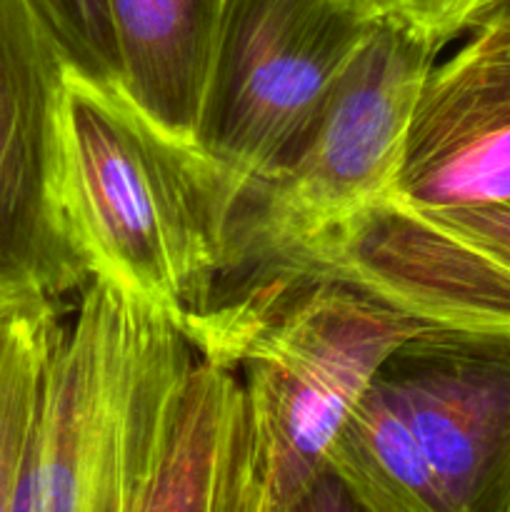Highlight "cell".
<instances>
[{
	"mask_svg": "<svg viewBox=\"0 0 510 512\" xmlns=\"http://www.w3.org/2000/svg\"><path fill=\"white\" fill-rule=\"evenodd\" d=\"M60 205L90 278L148 300L185 335L233 273L240 193L125 93L65 70Z\"/></svg>",
	"mask_w": 510,
	"mask_h": 512,
	"instance_id": "6da1fadb",
	"label": "cell"
},
{
	"mask_svg": "<svg viewBox=\"0 0 510 512\" xmlns=\"http://www.w3.org/2000/svg\"><path fill=\"white\" fill-rule=\"evenodd\" d=\"M430 328L385 300L313 273L235 275L190 325L198 358L238 375L268 480L288 512L325 473V455L385 360Z\"/></svg>",
	"mask_w": 510,
	"mask_h": 512,
	"instance_id": "7a4b0ae2",
	"label": "cell"
},
{
	"mask_svg": "<svg viewBox=\"0 0 510 512\" xmlns=\"http://www.w3.org/2000/svg\"><path fill=\"white\" fill-rule=\"evenodd\" d=\"M195 363L148 300L88 278L45 370L18 512H123Z\"/></svg>",
	"mask_w": 510,
	"mask_h": 512,
	"instance_id": "3957f363",
	"label": "cell"
},
{
	"mask_svg": "<svg viewBox=\"0 0 510 512\" xmlns=\"http://www.w3.org/2000/svg\"><path fill=\"white\" fill-rule=\"evenodd\" d=\"M440 50L383 13L293 148L240 198L228 280L335 233L390 198L415 100Z\"/></svg>",
	"mask_w": 510,
	"mask_h": 512,
	"instance_id": "277c9868",
	"label": "cell"
},
{
	"mask_svg": "<svg viewBox=\"0 0 510 512\" xmlns=\"http://www.w3.org/2000/svg\"><path fill=\"white\" fill-rule=\"evenodd\" d=\"M380 18L375 0H225L195 145L240 198L293 148Z\"/></svg>",
	"mask_w": 510,
	"mask_h": 512,
	"instance_id": "5b68a950",
	"label": "cell"
},
{
	"mask_svg": "<svg viewBox=\"0 0 510 512\" xmlns=\"http://www.w3.org/2000/svg\"><path fill=\"white\" fill-rule=\"evenodd\" d=\"M65 70L25 0H0V293L60 298L90 278L60 205Z\"/></svg>",
	"mask_w": 510,
	"mask_h": 512,
	"instance_id": "8992f818",
	"label": "cell"
},
{
	"mask_svg": "<svg viewBox=\"0 0 510 512\" xmlns=\"http://www.w3.org/2000/svg\"><path fill=\"white\" fill-rule=\"evenodd\" d=\"M450 512H510V335L425 328L380 368Z\"/></svg>",
	"mask_w": 510,
	"mask_h": 512,
	"instance_id": "52a82bcc",
	"label": "cell"
},
{
	"mask_svg": "<svg viewBox=\"0 0 510 512\" xmlns=\"http://www.w3.org/2000/svg\"><path fill=\"white\" fill-rule=\"evenodd\" d=\"M393 203L445 210L510 200V13L495 10L425 75Z\"/></svg>",
	"mask_w": 510,
	"mask_h": 512,
	"instance_id": "ba28073f",
	"label": "cell"
},
{
	"mask_svg": "<svg viewBox=\"0 0 510 512\" xmlns=\"http://www.w3.org/2000/svg\"><path fill=\"white\" fill-rule=\"evenodd\" d=\"M123 512H270L263 460L233 370L198 358Z\"/></svg>",
	"mask_w": 510,
	"mask_h": 512,
	"instance_id": "9c48e42d",
	"label": "cell"
},
{
	"mask_svg": "<svg viewBox=\"0 0 510 512\" xmlns=\"http://www.w3.org/2000/svg\"><path fill=\"white\" fill-rule=\"evenodd\" d=\"M223 8L225 0H110L125 98L188 145H195Z\"/></svg>",
	"mask_w": 510,
	"mask_h": 512,
	"instance_id": "30bf717a",
	"label": "cell"
},
{
	"mask_svg": "<svg viewBox=\"0 0 510 512\" xmlns=\"http://www.w3.org/2000/svg\"><path fill=\"white\" fill-rule=\"evenodd\" d=\"M325 468L363 512H450L398 390L380 373L340 425Z\"/></svg>",
	"mask_w": 510,
	"mask_h": 512,
	"instance_id": "8fae6325",
	"label": "cell"
},
{
	"mask_svg": "<svg viewBox=\"0 0 510 512\" xmlns=\"http://www.w3.org/2000/svg\"><path fill=\"white\" fill-rule=\"evenodd\" d=\"M60 335L58 298L30 290L0 293V512H18L45 370Z\"/></svg>",
	"mask_w": 510,
	"mask_h": 512,
	"instance_id": "7c38bea8",
	"label": "cell"
},
{
	"mask_svg": "<svg viewBox=\"0 0 510 512\" xmlns=\"http://www.w3.org/2000/svg\"><path fill=\"white\" fill-rule=\"evenodd\" d=\"M25 5L70 70L123 93L110 0H25Z\"/></svg>",
	"mask_w": 510,
	"mask_h": 512,
	"instance_id": "4fadbf2b",
	"label": "cell"
},
{
	"mask_svg": "<svg viewBox=\"0 0 510 512\" xmlns=\"http://www.w3.org/2000/svg\"><path fill=\"white\" fill-rule=\"evenodd\" d=\"M408 208H413V205H408ZM413 210H418L440 230L458 238L460 243L470 245L480 255H485L490 263L510 273V200L490 205H470V208Z\"/></svg>",
	"mask_w": 510,
	"mask_h": 512,
	"instance_id": "5bb4252c",
	"label": "cell"
},
{
	"mask_svg": "<svg viewBox=\"0 0 510 512\" xmlns=\"http://www.w3.org/2000/svg\"><path fill=\"white\" fill-rule=\"evenodd\" d=\"M375 3L383 13L413 25L440 48H445L450 40L465 30H473L510 0H375Z\"/></svg>",
	"mask_w": 510,
	"mask_h": 512,
	"instance_id": "9a60e30c",
	"label": "cell"
},
{
	"mask_svg": "<svg viewBox=\"0 0 510 512\" xmlns=\"http://www.w3.org/2000/svg\"><path fill=\"white\" fill-rule=\"evenodd\" d=\"M288 512H363L338 478L325 468V473L300 495Z\"/></svg>",
	"mask_w": 510,
	"mask_h": 512,
	"instance_id": "2e32d148",
	"label": "cell"
},
{
	"mask_svg": "<svg viewBox=\"0 0 510 512\" xmlns=\"http://www.w3.org/2000/svg\"><path fill=\"white\" fill-rule=\"evenodd\" d=\"M498 10H508V13H510V3H505L503 8H498ZM490 15H493V13H490Z\"/></svg>",
	"mask_w": 510,
	"mask_h": 512,
	"instance_id": "e0dca14e",
	"label": "cell"
}]
</instances>
